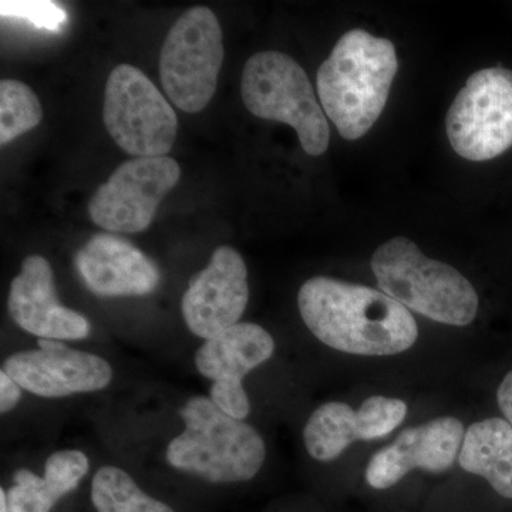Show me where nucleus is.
<instances>
[{
    "label": "nucleus",
    "instance_id": "1",
    "mask_svg": "<svg viewBox=\"0 0 512 512\" xmlns=\"http://www.w3.org/2000/svg\"><path fill=\"white\" fill-rule=\"evenodd\" d=\"M298 306L316 339L350 355H399L419 338L409 309L367 286L316 276L299 289Z\"/></svg>",
    "mask_w": 512,
    "mask_h": 512
},
{
    "label": "nucleus",
    "instance_id": "24",
    "mask_svg": "<svg viewBox=\"0 0 512 512\" xmlns=\"http://www.w3.org/2000/svg\"><path fill=\"white\" fill-rule=\"evenodd\" d=\"M497 400L501 412H503L505 419H507L512 427V370L510 373H507L500 387H498Z\"/></svg>",
    "mask_w": 512,
    "mask_h": 512
},
{
    "label": "nucleus",
    "instance_id": "17",
    "mask_svg": "<svg viewBox=\"0 0 512 512\" xmlns=\"http://www.w3.org/2000/svg\"><path fill=\"white\" fill-rule=\"evenodd\" d=\"M357 440L363 441L362 420L357 410L345 403L323 404L303 429L306 450L320 463L335 460Z\"/></svg>",
    "mask_w": 512,
    "mask_h": 512
},
{
    "label": "nucleus",
    "instance_id": "23",
    "mask_svg": "<svg viewBox=\"0 0 512 512\" xmlns=\"http://www.w3.org/2000/svg\"><path fill=\"white\" fill-rule=\"evenodd\" d=\"M22 399V387L6 372H0V412H12Z\"/></svg>",
    "mask_w": 512,
    "mask_h": 512
},
{
    "label": "nucleus",
    "instance_id": "16",
    "mask_svg": "<svg viewBox=\"0 0 512 512\" xmlns=\"http://www.w3.org/2000/svg\"><path fill=\"white\" fill-rule=\"evenodd\" d=\"M458 463L485 478L501 497L512 500V427L507 420L485 419L464 434Z\"/></svg>",
    "mask_w": 512,
    "mask_h": 512
},
{
    "label": "nucleus",
    "instance_id": "22",
    "mask_svg": "<svg viewBox=\"0 0 512 512\" xmlns=\"http://www.w3.org/2000/svg\"><path fill=\"white\" fill-rule=\"evenodd\" d=\"M2 18L19 19L29 22L37 29L60 33L67 23L66 10L55 2H35V0H2L0 3Z\"/></svg>",
    "mask_w": 512,
    "mask_h": 512
},
{
    "label": "nucleus",
    "instance_id": "6",
    "mask_svg": "<svg viewBox=\"0 0 512 512\" xmlns=\"http://www.w3.org/2000/svg\"><path fill=\"white\" fill-rule=\"evenodd\" d=\"M224 62L220 20L205 6L181 15L165 37L160 55V80L177 109L198 113L217 92Z\"/></svg>",
    "mask_w": 512,
    "mask_h": 512
},
{
    "label": "nucleus",
    "instance_id": "25",
    "mask_svg": "<svg viewBox=\"0 0 512 512\" xmlns=\"http://www.w3.org/2000/svg\"><path fill=\"white\" fill-rule=\"evenodd\" d=\"M0 512H9L8 498H6V491L0 490Z\"/></svg>",
    "mask_w": 512,
    "mask_h": 512
},
{
    "label": "nucleus",
    "instance_id": "3",
    "mask_svg": "<svg viewBox=\"0 0 512 512\" xmlns=\"http://www.w3.org/2000/svg\"><path fill=\"white\" fill-rule=\"evenodd\" d=\"M185 427L170 441L171 467L215 484L244 483L264 466L265 441L244 420L234 419L210 397L192 396L180 409Z\"/></svg>",
    "mask_w": 512,
    "mask_h": 512
},
{
    "label": "nucleus",
    "instance_id": "8",
    "mask_svg": "<svg viewBox=\"0 0 512 512\" xmlns=\"http://www.w3.org/2000/svg\"><path fill=\"white\" fill-rule=\"evenodd\" d=\"M458 156L488 161L512 147V70L490 67L468 77L446 117Z\"/></svg>",
    "mask_w": 512,
    "mask_h": 512
},
{
    "label": "nucleus",
    "instance_id": "5",
    "mask_svg": "<svg viewBox=\"0 0 512 512\" xmlns=\"http://www.w3.org/2000/svg\"><path fill=\"white\" fill-rule=\"evenodd\" d=\"M241 94L245 107L255 117L291 126L309 156H320L328 150V120L308 74L291 56L261 52L249 57L242 73Z\"/></svg>",
    "mask_w": 512,
    "mask_h": 512
},
{
    "label": "nucleus",
    "instance_id": "2",
    "mask_svg": "<svg viewBox=\"0 0 512 512\" xmlns=\"http://www.w3.org/2000/svg\"><path fill=\"white\" fill-rule=\"evenodd\" d=\"M399 62L390 40L353 29L340 37L316 76L326 116L346 140L365 136L383 113Z\"/></svg>",
    "mask_w": 512,
    "mask_h": 512
},
{
    "label": "nucleus",
    "instance_id": "14",
    "mask_svg": "<svg viewBox=\"0 0 512 512\" xmlns=\"http://www.w3.org/2000/svg\"><path fill=\"white\" fill-rule=\"evenodd\" d=\"M464 434L463 423L456 417H439L404 430L392 446L372 457L366 468L367 483L376 490H387L416 468L446 471L461 450Z\"/></svg>",
    "mask_w": 512,
    "mask_h": 512
},
{
    "label": "nucleus",
    "instance_id": "18",
    "mask_svg": "<svg viewBox=\"0 0 512 512\" xmlns=\"http://www.w3.org/2000/svg\"><path fill=\"white\" fill-rule=\"evenodd\" d=\"M92 501L97 512H175L144 493L130 474L114 466L101 467L94 474Z\"/></svg>",
    "mask_w": 512,
    "mask_h": 512
},
{
    "label": "nucleus",
    "instance_id": "7",
    "mask_svg": "<svg viewBox=\"0 0 512 512\" xmlns=\"http://www.w3.org/2000/svg\"><path fill=\"white\" fill-rule=\"evenodd\" d=\"M103 119L114 143L131 156L167 157L173 150L177 114L146 74L131 64H119L110 73Z\"/></svg>",
    "mask_w": 512,
    "mask_h": 512
},
{
    "label": "nucleus",
    "instance_id": "21",
    "mask_svg": "<svg viewBox=\"0 0 512 512\" xmlns=\"http://www.w3.org/2000/svg\"><path fill=\"white\" fill-rule=\"evenodd\" d=\"M363 426V441L383 439L403 423L407 404L403 400L372 396L357 410Z\"/></svg>",
    "mask_w": 512,
    "mask_h": 512
},
{
    "label": "nucleus",
    "instance_id": "11",
    "mask_svg": "<svg viewBox=\"0 0 512 512\" xmlns=\"http://www.w3.org/2000/svg\"><path fill=\"white\" fill-rule=\"evenodd\" d=\"M39 349L20 350L3 362L23 390L46 399L100 392L113 380V367L93 353L69 348L60 340L39 339Z\"/></svg>",
    "mask_w": 512,
    "mask_h": 512
},
{
    "label": "nucleus",
    "instance_id": "20",
    "mask_svg": "<svg viewBox=\"0 0 512 512\" xmlns=\"http://www.w3.org/2000/svg\"><path fill=\"white\" fill-rule=\"evenodd\" d=\"M43 113L36 93L28 84L5 79L0 82V144L6 146L39 126Z\"/></svg>",
    "mask_w": 512,
    "mask_h": 512
},
{
    "label": "nucleus",
    "instance_id": "13",
    "mask_svg": "<svg viewBox=\"0 0 512 512\" xmlns=\"http://www.w3.org/2000/svg\"><path fill=\"white\" fill-rule=\"evenodd\" d=\"M8 311L20 329L39 339L82 340L92 330L86 316L60 303L52 266L40 255L26 256L22 262L10 284Z\"/></svg>",
    "mask_w": 512,
    "mask_h": 512
},
{
    "label": "nucleus",
    "instance_id": "4",
    "mask_svg": "<svg viewBox=\"0 0 512 512\" xmlns=\"http://www.w3.org/2000/svg\"><path fill=\"white\" fill-rule=\"evenodd\" d=\"M380 291L404 308L450 326L476 319L478 295L453 266L431 259L406 237L384 242L372 256Z\"/></svg>",
    "mask_w": 512,
    "mask_h": 512
},
{
    "label": "nucleus",
    "instance_id": "15",
    "mask_svg": "<svg viewBox=\"0 0 512 512\" xmlns=\"http://www.w3.org/2000/svg\"><path fill=\"white\" fill-rule=\"evenodd\" d=\"M83 284L100 298L146 296L161 282L153 259L136 245L113 234H96L74 255Z\"/></svg>",
    "mask_w": 512,
    "mask_h": 512
},
{
    "label": "nucleus",
    "instance_id": "19",
    "mask_svg": "<svg viewBox=\"0 0 512 512\" xmlns=\"http://www.w3.org/2000/svg\"><path fill=\"white\" fill-rule=\"evenodd\" d=\"M39 477L28 468H20L13 476L15 484L6 493L9 512H50L57 501L76 488L52 468L45 467Z\"/></svg>",
    "mask_w": 512,
    "mask_h": 512
},
{
    "label": "nucleus",
    "instance_id": "9",
    "mask_svg": "<svg viewBox=\"0 0 512 512\" xmlns=\"http://www.w3.org/2000/svg\"><path fill=\"white\" fill-rule=\"evenodd\" d=\"M181 177L171 157L131 158L119 165L89 202V215L97 227L119 234L146 231L158 207Z\"/></svg>",
    "mask_w": 512,
    "mask_h": 512
},
{
    "label": "nucleus",
    "instance_id": "12",
    "mask_svg": "<svg viewBox=\"0 0 512 512\" xmlns=\"http://www.w3.org/2000/svg\"><path fill=\"white\" fill-rule=\"evenodd\" d=\"M249 301L248 271L237 249L222 245L192 276L181 302L185 325L198 338H214L237 325Z\"/></svg>",
    "mask_w": 512,
    "mask_h": 512
},
{
    "label": "nucleus",
    "instance_id": "10",
    "mask_svg": "<svg viewBox=\"0 0 512 512\" xmlns=\"http://www.w3.org/2000/svg\"><path fill=\"white\" fill-rule=\"evenodd\" d=\"M274 352V338L262 326L244 322L205 340L194 362L198 373L214 382L210 399L215 406L234 419L244 420L251 404L242 379L268 362Z\"/></svg>",
    "mask_w": 512,
    "mask_h": 512
}]
</instances>
